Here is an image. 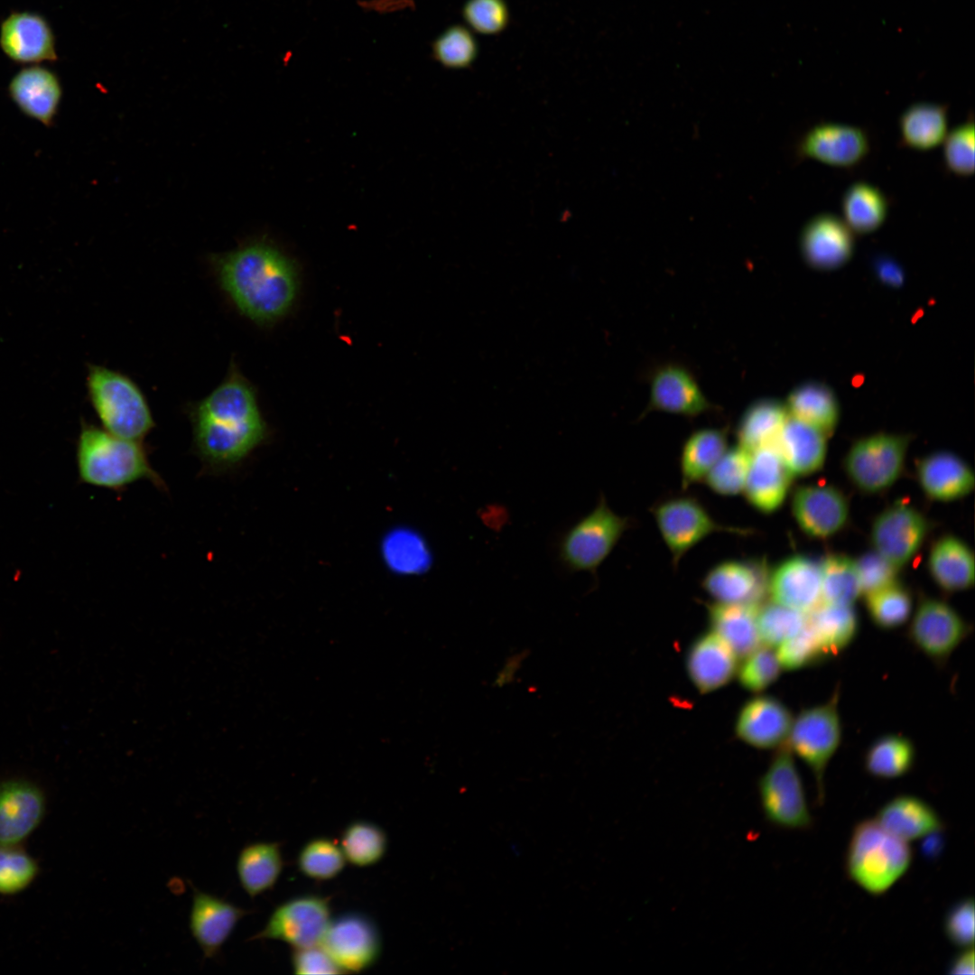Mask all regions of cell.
I'll return each instance as SVG.
<instances>
[{
  "label": "cell",
  "instance_id": "cell-12",
  "mask_svg": "<svg viewBox=\"0 0 975 975\" xmlns=\"http://www.w3.org/2000/svg\"><path fill=\"white\" fill-rule=\"evenodd\" d=\"M320 945L343 973L370 968L382 950L376 924L358 912H348L331 919Z\"/></svg>",
  "mask_w": 975,
  "mask_h": 975
},
{
  "label": "cell",
  "instance_id": "cell-31",
  "mask_svg": "<svg viewBox=\"0 0 975 975\" xmlns=\"http://www.w3.org/2000/svg\"><path fill=\"white\" fill-rule=\"evenodd\" d=\"M928 569L933 580L948 592L962 591L974 584V555L960 538L945 535L931 548Z\"/></svg>",
  "mask_w": 975,
  "mask_h": 975
},
{
  "label": "cell",
  "instance_id": "cell-38",
  "mask_svg": "<svg viewBox=\"0 0 975 975\" xmlns=\"http://www.w3.org/2000/svg\"><path fill=\"white\" fill-rule=\"evenodd\" d=\"M945 105L915 103L900 116L899 128L905 144L918 149H929L943 142L947 135L948 116Z\"/></svg>",
  "mask_w": 975,
  "mask_h": 975
},
{
  "label": "cell",
  "instance_id": "cell-13",
  "mask_svg": "<svg viewBox=\"0 0 975 975\" xmlns=\"http://www.w3.org/2000/svg\"><path fill=\"white\" fill-rule=\"evenodd\" d=\"M968 623L946 602L927 598L918 604L907 636L917 650L936 664H943L964 641Z\"/></svg>",
  "mask_w": 975,
  "mask_h": 975
},
{
  "label": "cell",
  "instance_id": "cell-8",
  "mask_svg": "<svg viewBox=\"0 0 975 975\" xmlns=\"http://www.w3.org/2000/svg\"><path fill=\"white\" fill-rule=\"evenodd\" d=\"M758 791L761 807L768 822L794 831L812 827V816L803 781L786 743L760 778Z\"/></svg>",
  "mask_w": 975,
  "mask_h": 975
},
{
  "label": "cell",
  "instance_id": "cell-43",
  "mask_svg": "<svg viewBox=\"0 0 975 975\" xmlns=\"http://www.w3.org/2000/svg\"><path fill=\"white\" fill-rule=\"evenodd\" d=\"M866 608L871 621L880 629L891 630L903 626L912 614L910 592L898 582L867 594Z\"/></svg>",
  "mask_w": 975,
  "mask_h": 975
},
{
  "label": "cell",
  "instance_id": "cell-40",
  "mask_svg": "<svg viewBox=\"0 0 975 975\" xmlns=\"http://www.w3.org/2000/svg\"><path fill=\"white\" fill-rule=\"evenodd\" d=\"M915 759V746L908 738L887 734L868 747L864 757V767L873 777L895 779L906 775L912 769Z\"/></svg>",
  "mask_w": 975,
  "mask_h": 975
},
{
  "label": "cell",
  "instance_id": "cell-52",
  "mask_svg": "<svg viewBox=\"0 0 975 975\" xmlns=\"http://www.w3.org/2000/svg\"><path fill=\"white\" fill-rule=\"evenodd\" d=\"M974 124L972 121L957 125L947 133L943 144L946 166L960 175L974 171Z\"/></svg>",
  "mask_w": 975,
  "mask_h": 975
},
{
  "label": "cell",
  "instance_id": "cell-6",
  "mask_svg": "<svg viewBox=\"0 0 975 975\" xmlns=\"http://www.w3.org/2000/svg\"><path fill=\"white\" fill-rule=\"evenodd\" d=\"M628 519L613 512L603 496L595 508L569 528L558 545L559 560L571 572L595 574L628 527Z\"/></svg>",
  "mask_w": 975,
  "mask_h": 975
},
{
  "label": "cell",
  "instance_id": "cell-11",
  "mask_svg": "<svg viewBox=\"0 0 975 975\" xmlns=\"http://www.w3.org/2000/svg\"><path fill=\"white\" fill-rule=\"evenodd\" d=\"M331 921L330 901L317 895L293 897L279 905L251 940H278L293 948L320 944Z\"/></svg>",
  "mask_w": 975,
  "mask_h": 975
},
{
  "label": "cell",
  "instance_id": "cell-27",
  "mask_svg": "<svg viewBox=\"0 0 975 975\" xmlns=\"http://www.w3.org/2000/svg\"><path fill=\"white\" fill-rule=\"evenodd\" d=\"M917 478L931 499L951 501L968 495L974 488V474L959 456L937 451L923 458L917 465Z\"/></svg>",
  "mask_w": 975,
  "mask_h": 975
},
{
  "label": "cell",
  "instance_id": "cell-55",
  "mask_svg": "<svg viewBox=\"0 0 975 975\" xmlns=\"http://www.w3.org/2000/svg\"><path fill=\"white\" fill-rule=\"evenodd\" d=\"M292 967L296 974H339L343 971L320 947L294 948Z\"/></svg>",
  "mask_w": 975,
  "mask_h": 975
},
{
  "label": "cell",
  "instance_id": "cell-22",
  "mask_svg": "<svg viewBox=\"0 0 975 975\" xmlns=\"http://www.w3.org/2000/svg\"><path fill=\"white\" fill-rule=\"evenodd\" d=\"M821 582V564L794 555L770 572L768 595L773 602L807 614L822 601Z\"/></svg>",
  "mask_w": 975,
  "mask_h": 975
},
{
  "label": "cell",
  "instance_id": "cell-4",
  "mask_svg": "<svg viewBox=\"0 0 975 975\" xmlns=\"http://www.w3.org/2000/svg\"><path fill=\"white\" fill-rule=\"evenodd\" d=\"M913 851L908 842L886 831L875 819L853 828L845 857L847 875L867 893H886L909 869Z\"/></svg>",
  "mask_w": 975,
  "mask_h": 975
},
{
  "label": "cell",
  "instance_id": "cell-32",
  "mask_svg": "<svg viewBox=\"0 0 975 975\" xmlns=\"http://www.w3.org/2000/svg\"><path fill=\"white\" fill-rule=\"evenodd\" d=\"M758 607L716 602L708 608L712 632L728 645L737 657L745 658L760 645Z\"/></svg>",
  "mask_w": 975,
  "mask_h": 975
},
{
  "label": "cell",
  "instance_id": "cell-20",
  "mask_svg": "<svg viewBox=\"0 0 975 975\" xmlns=\"http://www.w3.org/2000/svg\"><path fill=\"white\" fill-rule=\"evenodd\" d=\"M853 231L844 219L831 213L812 218L800 236L802 254L817 269L831 270L845 265L854 250Z\"/></svg>",
  "mask_w": 975,
  "mask_h": 975
},
{
  "label": "cell",
  "instance_id": "cell-1",
  "mask_svg": "<svg viewBox=\"0 0 975 975\" xmlns=\"http://www.w3.org/2000/svg\"><path fill=\"white\" fill-rule=\"evenodd\" d=\"M190 415L195 452L209 472L237 467L266 434L255 392L234 367Z\"/></svg>",
  "mask_w": 975,
  "mask_h": 975
},
{
  "label": "cell",
  "instance_id": "cell-29",
  "mask_svg": "<svg viewBox=\"0 0 975 975\" xmlns=\"http://www.w3.org/2000/svg\"><path fill=\"white\" fill-rule=\"evenodd\" d=\"M875 820L888 832L906 842L923 839L943 827L938 812L923 799L910 794L894 797L881 806Z\"/></svg>",
  "mask_w": 975,
  "mask_h": 975
},
{
  "label": "cell",
  "instance_id": "cell-18",
  "mask_svg": "<svg viewBox=\"0 0 975 975\" xmlns=\"http://www.w3.org/2000/svg\"><path fill=\"white\" fill-rule=\"evenodd\" d=\"M792 513L801 530L807 535L825 539L839 533L850 515L845 495L831 485H807L795 489L791 502Z\"/></svg>",
  "mask_w": 975,
  "mask_h": 975
},
{
  "label": "cell",
  "instance_id": "cell-54",
  "mask_svg": "<svg viewBox=\"0 0 975 975\" xmlns=\"http://www.w3.org/2000/svg\"><path fill=\"white\" fill-rule=\"evenodd\" d=\"M855 562L860 591L865 596L897 582L898 569L875 551L863 554Z\"/></svg>",
  "mask_w": 975,
  "mask_h": 975
},
{
  "label": "cell",
  "instance_id": "cell-28",
  "mask_svg": "<svg viewBox=\"0 0 975 975\" xmlns=\"http://www.w3.org/2000/svg\"><path fill=\"white\" fill-rule=\"evenodd\" d=\"M650 407L693 416L710 409V404L687 370L669 365L657 370L652 378Z\"/></svg>",
  "mask_w": 975,
  "mask_h": 975
},
{
  "label": "cell",
  "instance_id": "cell-10",
  "mask_svg": "<svg viewBox=\"0 0 975 975\" xmlns=\"http://www.w3.org/2000/svg\"><path fill=\"white\" fill-rule=\"evenodd\" d=\"M673 565L691 549L716 532L746 534L747 530L717 523L694 497H677L659 503L653 511Z\"/></svg>",
  "mask_w": 975,
  "mask_h": 975
},
{
  "label": "cell",
  "instance_id": "cell-3",
  "mask_svg": "<svg viewBox=\"0 0 975 975\" xmlns=\"http://www.w3.org/2000/svg\"><path fill=\"white\" fill-rule=\"evenodd\" d=\"M81 482L121 491L139 480H149L166 489L161 475L153 468L142 441L116 436L105 429L83 422L76 451Z\"/></svg>",
  "mask_w": 975,
  "mask_h": 975
},
{
  "label": "cell",
  "instance_id": "cell-49",
  "mask_svg": "<svg viewBox=\"0 0 975 975\" xmlns=\"http://www.w3.org/2000/svg\"><path fill=\"white\" fill-rule=\"evenodd\" d=\"M776 655L781 667L788 671L805 668L827 658L807 621L797 634L778 645Z\"/></svg>",
  "mask_w": 975,
  "mask_h": 975
},
{
  "label": "cell",
  "instance_id": "cell-34",
  "mask_svg": "<svg viewBox=\"0 0 975 975\" xmlns=\"http://www.w3.org/2000/svg\"><path fill=\"white\" fill-rule=\"evenodd\" d=\"M806 617L827 658L844 651L857 636L859 619L852 605L821 602Z\"/></svg>",
  "mask_w": 975,
  "mask_h": 975
},
{
  "label": "cell",
  "instance_id": "cell-35",
  "mask_svg": "<svg viewBox=\"0 0 975 975\" xmlns=\"http://www.w3.org/2000/svg\"><path fill=\"white\" fill-rule=\"evenodd\" d=\"M786 409L791 417L802 421L826 435L839 421V405L833 393L820 383H807L788 396Z\"/></svg>",
  "mask_w": 975,
  "mask_h": 975
},
{
  "label": "cell",
  "instance_id": "cell-51",
  "mask_svg": "<svg viewBox=\"0 0 975 975\" xmlns=\"http://www.w3.org/2000/svg\"><path fill=\"white\" fill-rule=\"evenodd\" d=\"M745 658L738 672L739 682L745 689L760 692L779 677L782 667L771 647H758Z\"/></svg>",
  "mask_w": 975,
  "mask_h": 975
},
{
  "label": "cell",
  "instance_id": "cell-24",
  "mask_svg": "<svg viewBox=\"0 0 975 975\" xmlns=\"http://www.w3.org/2000/svg\"><path fill=\"white\" fill-rule=\"evenodd\" d=\"M868 149V137L861 128L838 123L814 125L799 144L802 154L838 166L858 162Z\"/></svg>",
  "mask_w": 975,
  "mask_h": 975
},
{
  "label": "cell",
  "instance_id": "cell-53",
  "mask_svg": "<svg viewBox=\"0 0 975 975\" xmlns=\"http://www.w3.org/2000/svg\"><path fill=\"white\" fill-rule=\"evenodd\" d=\"M974 918L972 897H965L953 904L943 921V931L947 939L961 949L973 947Z\"/></svg>",
  "mask_w": 975,
  "mask_h": 975
},
{
  "label": "cell",
  "instance_id": "cell-42",
  "mask_svg": "<svg viewBox=\"0 0 975 975\" xmlns=\"http://www.w3.org/2000/svg\"><path fill=\"white\" fill-rule=\"evenodd\" d=\"M339 846L348 861L358 867H368L384 857L387 839L385 831L376 824L366 821H355L343 831Z\"/></svg>",
  "mask_w": 975,
  "mask_h": 975
},
{
  "label": "cell",
  "instance_id": "cell-26",
  "mask_svg": "<svg viewBox=\"0 0 975 975\" xmlns=\"http://www.w3.org/2000/svg\"><path fill=\"white\" fill-rule=\"evenodd\" d=\"M737 656L714 632L699 636L690 646L686 667L694 686L708 693L726 685L734 676Z\"/></svg>",
  "mask_w": 975,
  "mask_h": 975
},
{
  "label": "cell",
  "instance_id": "cell-15",
  "mask_svg": "<svg viewBox=\"0 0 975 975\" xmlns=\"http://www.w3.org/2000/svg\"><path fill=\"white\" fill-rule=\"evenodd\" d=\"M189 930L204 959L218 957L237 925L251 912L191 886Z\"/></svg>",
  "mask_w": 975,
  "mask_h": 975
},
{
  "label": "cell",
  "instance_id": "cell-9",
  "mask_svg": "<svg viewBox=\"0 0 975 975\" xmlns=\"http://www.w3.org/2000/svg\"><path fill=\"white\" fill-rule=\"evenodd\" d=\"M908 444V436L891 433L860 439L845 457V472L860 491L868 494L884 491L901 476Z\"/></svg>",
  "mask_w": 975,
  "mask_h": 975
},
{
  "label": "cell",
  "instance_id": "cell-37",
  "mask_svg": "<svg viewBox=\"0 0 975 975\" xmlns=\"http://www.w3.org/2000/svg\"><path fill=\"white\" fill-rule=\"evenodd\" d=\"M727 449L728 438L724 430L705 428L694 432L685 441L681 454L683 488L704 479Z\"/></svg>",
  "mask_w": 975,
  "mask_h": 975
},
{
  "label": "cell",
  "instance_id": "cell-33",
  "mask_svg": "<svg viewBox=\"0 0 975 975\" xmlns=\"http://www.w3.org/2000/svg\"><path fill=\"white\" fill-rule=\"evenodd\" d=\"M283 868L280 844L255 841L244 846L237 859L236 870L243 890L255 898L277 882Z\"/></svg>",
  "mask_w": 975,
  "mask_h": 975
},
{
  "label": "cell",
  "instance_id": "cell-36",
  "mask_svg": "<svg viewBox=\"0 0 975 975\" xmlns=\"http://www.w3.org/2000/svg\"><path fill=\"white\" fill-rule=\"evenodd\" d=\"M789 417L786 406L775 400H761L751 404L738 422V445L749 452L775 445Z\"/></svg>",
  "mask_w": 975,
  "mask_h": 975
},
{
  "label": "cell",
  "instance_id": "cell-39",
  "mask_svg": "<svg viewBox=\"0 0 975 975\" xmlns=\"http://www.w3.org/2000/svg\"><path fill=\"white\" fill-rule=\"evenodd\" d=\"M844 221L856 233H869L878 228L887 218V200L877 187L864 181L851 184L841 200Z\"/></svg>",
  "mask_w": 975,
  "mask_h": 975
},
{
  "label": "cell",
  "instance_id": "cell-5",
  "mask_svg": "<svg viewBox=\"0 0 975 975\" xmlns=\"http://www.w3.org/2000/svg\"><path fill=\"white\" fill-rule=\"evenodd\" d=\"M92 406L108 432L142 441L154 427L147 400L128 376L102 366L90 365L87 376Z\"/></svg>",
  "mask_w": 975,
  "mask_h": 975
},
{
  "label": "cell",
  "instance_id": "cell-48",
  "mask_svg": "<svg viewBox=\"0 0 975 975\" xmlns=\"http://www.w3.org/2000/svg\"><path fill=\"white\" fill-rule=\"evenodd\" d=\"M751 452L739 445L727 449L705 477L707 486L721 496L743 491Z\"/></svg>",
  "mask_w": 975,
  "mask_h": 975
},
{
  "label": "cell",
  "instance_id": "cell-45",
  "mask_svg": "<svg viewBox=\"0 0 975 975\" xmlns=\"http://www.w3.org/2000/svg\"><path fill=\"white\" fill-rule=\"evenodd\" d=\"M478 51L472 32L461 24L448 27L432 42L433 58L448 69L469 68L478 58Z\"/></svg>",
  "mask_w": 975,
  "mask_h": 975
},
{
  "label": "cell",
  "instance_id": "cell-41",
  "mask_svg": "<svg viewBox=\"0 0 975 975\" xmlns=\"http://www.w3.org/2000/svg\"><path fill=\"white\" fill-rule=\"evenodd\" d=\"M821 602L852 605L861 594L856 562L843 554H830L821 564Z\"/></svg>",
  "mask_w": 975,
  "mask_h": 975
},
{
  "label": "cell",
  "instance_id": "cell-16",
  "mask_svg": "<svg viewBox=\"0 0 975 975\" xmlns=\"http://www.w3.org/2000/svg\"><path fill=\"white\" fill-rule=\"evenodd\" d=\"M769 575L764 560H729L710 569L702 586L720 603L758 607L768 595Z\"/></svg>",
  "mask_w": 975,
  "mask_h": 975
},
{
  "label": "cell",
  "instance_id": "cell-23",
  "mask_svg": "<svg viewBox=\"0 0 975 975\" xmlns=\"http://www.w3.org/2000/svg\"><path fill=\"white\" fill-rule=\"evenodd\" d=\"M793 717L790 710L772 696H757L746 702L736 723L737 736L758 748L785 744Z\"/></svg>",
  "mask_w": 975,
  "mask_h": 975
},
{
  "label": "cell",
  "instance_id": "cell-19",
  "mask_svg": "<svg viewBox=\"0 0 975 975\" xmlns=\"http://www.w3.org/2000/svg\"><path fill=\"white\" fill-rule=\"evenodd\" d=\"M0 47L18 63L57 60L55 38L49 23L32 12H13L2 22Z\"/></svg>",
  "mask_w": 975,
  "mask_h": 975
},
{
  "label": "cell",
  "instance_id": "cell-2",
  "mask_svg": "<svg viewBox=\"0 0 975 975\" xmlns=\"http://www.w3.org/2000/svg\"><path fill=\"white\" fill-rule=\"evenodd\" d=\"M220 287L237 310L257 323L283 317L292 306L298 279L292 263L279 250L254 243L216 261Z\"/></svg>",
  "mask_w": 975,
  "mask_h": 975
},
{
  "label": "cell",
  "instance_id": "cell-17",
  "mask_svg": "<svg viewBox=\"0 0 975 975\" xmlns=\"http://www.w3.org/2000/svg\"><path fill=\"white\" fill-rule=\"evenodd\" d=\"M46 797L24 779L0 782V845H21L40 826L46 813Z\"/></svg>",
  "mask_w": 975,
  "mask_h": 975
},
{
  "label": "cell",
  "instance_id": "cell-14",
  "mask_svg": "<svg viewBox=\"0 0 975 975\" xmlns=\"http://www.w3.org/2000/svg\"><path fill=\"white\" fill-rule=\"evenodd\" d=\"M928 532L926 517L913 506L899 501L876 517L870 541L875 552L899 570L917 553Z\"/></svg>",
  "mask_w": 975,
  "mask_h": 975
},
{
  "label": "cell",
  "instance_id": "cell-21",
  "mask_svg": "<svg viewBox=\"0 0 975 975\" xmlns=\"http://www.w3.org/2000/svg\"><path fill=\"white\" fill-rule=\"evenodd\" d=\"M793 476L775 445L755 450L743 488L746 499L760 513H774L784 504Z\"/></svg>",
  "mask_w": 975,
  "mask_h": 975
},
{
  "label": "cell",
  "instance_id": "cell-47",
  "mask_svg": "<svg viewBox=\"0 0 975 975\" xmlns=\"http://www.w3.org/2000/svg\"><path fill=\"white\" fill-rule=\"evenodd\" d=\"M40 871L36 859L21 845H0V895L23 892Z\"/></svg>",
  "mask_w": 975,
  "mask_h": 975
},
{
  "label": "cell",
  "instance_id": "cell-56",
  "mask_svg": "<svg viewBox=\"0 0 975 975\" xmlns=\"http://www.w3.org/2000/svg\"><path fill=\"white\" fill-rule=\"evenodd\" d=\"M975 958L973 947L961 949L948 966V972L954 975L973 974Z\"/></svg>",
  "mask_w": 975,
  "mask_h": 975
},
{
  "label": "cell",
  "instance_id": "cell-50",
  "mask_svg": "<svg viewBox=\"0 0 975 975\" xmlns=\"http://www.w3.org/2000/svg\"><path fill=\"white\" fill-rule=\"evenodd\" d=\"M462 17L474 32L496 35L508 26L510 12L506 0H467Z\"/></svg>",
  "mask_w": 975,
  "mask_h": 975
},
{
  "label": "cell",
  "instance_id": "cell-7",
  "mask_svg": "<svg viewBox=\"0 0 975 975\" xmlns=\"http://www.w3.org/2000/svg\"><path fill=\"white\" fill-rule=\"evenodd\" d=\"M839 692L825 702L802 710L793 720L787 745L813 775L818 801L824 800V775L841 740Z\"/></svg>",
  "mask_w": 975,
  "mask_h": 975
},
{
  "label": "cell",
  "instance_id": "cell-25",
  "mask_svg": "<svg viewBox=\"0 0 975 975\" xmlns=\"http://www.w3.org/2000/svg\"><path fill=\"white\" fill-rule=\"evenodd\" d=\"M8 91L22 112L50 126L61 98V86L55 73L42 66L23 68L11 79Z\"/></svg>",
  "mask_w": 975,
  "mask_h": 975
},
{
  "label": "cell",
  "instance_id": "cell-46",
  "mask_svg": "<svg viewBox=\"0 0 975 975\" xmlns=\"http://www.w3.org/2000/svg\"><path fill=\"white\" fill-rule=\"evenodd\" d=\"M806 623V614L775 602L763 603L757 609V627L761 643L778 646L797 634Z\"/></svg>",
  "mask_w": 975,
  "mask_h": 975
},
{
  "label": "cell",
  "instance_id": "cell-30",
  "mask_svg": "<svg viewBox=\"0 0 975 975\" xmlns=\"http://www.w3.org/2000/svg\"><path fill=\"white\" fill-rule=\"evenodd\" d=\"M826 434L789 415L775 443L793 475L806 476L819 470L827 453Z\"/></svg>",
  "mask_w": 975,
  "mask_h": 975
},
{
  "label": "cell",
  "instance_id": "cell-44",
  "mask_svg": "<svg viewBox=\"0 0 975 975\" xmlns=\"http://www.w3.org/2000/svg\"><path fill=\"white\" fill-rule=\"evenodd\" d=\"M346 858L339 844L321 837L309 840L297 856L301 873L316 880H328L338 876L345 867Z\"/></svg>",
  "mask_w": 975,
  "mask_h": 975
}]
</instances>
